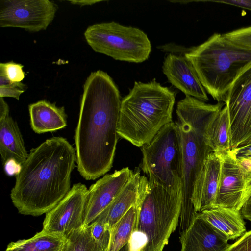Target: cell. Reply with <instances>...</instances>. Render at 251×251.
<instances>
[{
	"label": "cell",
	"instance_id": "7c38bea8",
	"mask_svg": "<svg viewBox=\"0 0 251 251\" xmlns=\"http://www.w3.org/2000/svg\"><path fill=\"white\" fill-rule=\"evenodd\" d=\"M88 189L85 185L75 184L66 196L46 214L43 229L66 238L83 226Z\"/></svg>",
	"mask_w": 251,
	"mask_h": 251
},
{
	"label": "cell",
	"instance_id": "cb8c5ba5",
	"mask_svg": "<svg viewBox=\"0 0 251 251\" xmlns=\"http://www.w3.org/2000/svg\"><path fill=\"white\" fill-rule=\"evenodd\" d=\"M67 239L65 251H105L92 237L88 226L74 231Z\"/></svg>",
	"mask_w": 251,
	"mask_h": 251
},
{
	"label": "cell",
	"instance_id": "4dcf8cb0",
	"mask_svg": "<svg viewBox=\"0 0 251 251\" xmlns=\"http://www.w3.org/2000/svg\"><path fill=\"white\" fill-rule=\"evenodd\" d=\"M26 89L25 84L16 87H0V97H10L18 100L21 94Z\"/></svg>",
	"mask_w": 251,
	"mask_h": 251
},
{
	"label": "cell",
	"instance_id": "4fadbf2b",
	"mask_svg": "<svg viewBox=\"0 0 251 251\" xmlns=\"http://www.w3.org/2000/svg\"><path fill=\"white\" fill-rule=\"evenodd\" d=\"M133 171L128 167L106 175L88 189L83 227H86L108 206L129 181Z\"/></svg>",
	"mask_w": 251,
	"mask_h": 251
},
{
	"label": "cell",
	"instance_id": "603a6c76",
	"mask_svg": "<svg viewBox=\"0 0 251 251\" xmlns=\"http://www.w3.org/2000/svg\"><path fill=\"white\" fill-rule=\"evenodd\" d=\"M137 213L136 205H134L111 228L106 251H119L127 244L134 229Z\"/></svg>",
	"mask_w": 251,
	"mask_h": 251
},
{
	"label": "cell",
	"instance_id": "484cf974",
	"mask_svg": "<svg viewBox=\"0 0 251 251\" xmlns=\"http://www.w3.org/2000/svg\"><path fill=\"white\" fill-rule=\"evenodd\" d=\"M23 66L13 62L0 63V74L5 75L12 82H21L25 78Z\"/></svg>",
	"mask_w": 251,
	"mask_h": 251
},
{
	"label": "cell",
	"instance_id": "4316f807",
	"mask_svg": "<svg viewBox=\"0 0 251 251\" xmlns=\"http://www.w3.org/2000/svg\"><path fill=\"white\" fill-rule=\"evenodd\" d=\"M223 35L235 43L251 49V26L227 32Z\"/></svg>",
	"mask_w": 251,
	"mask_h": 251
},
{
	"label": "cell",
	"instance_id": "7402d4cb",
	"mask_svg": "<svg viewBox=\"0 0 251 251\" xmlns=\"http://www.w3.org/2000/svg\"><path fill=\"white\" fill-rule=\"evenodd\" d=\"M208 140L212 151L224 154L231 150L229 117L225 105L212 124Z\"/></svg>",
	"mask_w": 251,
	"mask_h": 251
},
{
	"label": "cell",
	"instance_id": "5b68a950",
	"mask_svg": "<svg viewBox=\"0 0 251 251\" xmlns=\"http://www.w3.org/2000/svg\"><path fill=\"white\" fill-rule=\"evenodd\" d=\"M206 91L218 102H224L239 75L251 64V49L214 33L184 54Z\"/></svg>",
	"mask_w": 251,
	"mask_h": 251
},
{
	"label": "cell",
	"instance_id": "277c9868",
	"mask_svg": "<svg viewBox=\"0 0 251 251\" xmlns=\"http://www.w3.org/2000/svg\"><path fill=\"white\" fill-rule=\"evenodd\" d=\"M175 93L155 79L135 82L121 101L117 126L119 137L141 147L172 122Z\"/></svg>",
	"mask_w": 251,
	"mask_h": 251
},
{
	"label": "cell",
	"instance_id": "52a82bcc",
	"mask_svg": "<svg viewBox=\"0 0 251 251\" xmlns=\"http://www.w3.org/2000/svg\"><path fill=\"white\" fill-rule=\"evenodd\" d=\"M141 167L150 183L177 193L182 191V164L179 133L175 123L164 126L141 147Z\"/></svg>",
	"mask_w": 251,
	"mask_h": 251
},
{
	"label": "cell",
	"instance_id": "5bb4252c",
	"mask_svg": "<svg viewBox=\"0 0 251 251\" xmlns=\"http://www.w3.org/2000/svg\"><path fill=\"white\" fill-rule=\"evenodd\" d=\"M223 153L211 152L196 179L192 203L196 213L215 206L220 183Z\"/></svg>",
	"mask_w": 251,
	"mask_h": 251
},
{
	"label": "cell",
	"instance_id": "30bf717a",
	"mask_svg": "<svg viewBox=\"0 0 251 251\" xmlns=\"http://www.w3.org/2000/svg\"><path fill=\"white\" fill-rule=\"evenodd\" d=\"M57 5L49 0H1L0 26L30 32L45 30L54 19Z\"/></svg>",
	"mask_w": 251,
	"mask_h": 251
},
{
	"label": "cell",
	"instance_id": "2e32d148",
	"mask_svg": "<svg viewBox=\"0 0 251 251\" xmlns=\"http://www.w3.org/2000/svg\"><path fill=\"white\" fill-rule=\"evenodd\" d=\"M0 153L3 164L21 166L28 153L17 122L9 115L8 104L0 97Z\"/></svg>",
	"mask_w": 251,
	"mask_h": 251
},
{
	"label": "cell",
	"instance_id": "f1b7e54d",
	"mask_svg": "<svg viewBox=\"0 0 251 251\" xmlns=\"http://www.w3.org/2000/svg\"><path fill=\"white\" fill-rule=\"evenodd\" d=\"M224 251H251V229L246 231Z\"/></svg>",
	"mask_w": 251,
	"mask_h": 251
},
{
	"label": "cell",
	"instance_id": "d4e9b609",
	"mask_svg": "<svg viewBox=\"0 0 251 251\" xmlns=\"http://www.w3.org/2000/svg\"><path fill=\"white\" fill-rule=\"evenodd\" d=\"M87 226L92 237L106 251L110 237V226L107 224L97 222H93Z\"/></svg>",
	"mask_w": 251,
	"mask_h": 251
},
{
	"label": "cell",
	"instance_id": "8fae6325",
	"mask_svg": "<svg viewBox=\"0 0 251 251\" xmlns=\"http://www.w3.org/2000/svg\"><path fill=\"white\" fill-rule=\"evenodd\" d=\"M251 197V172L240 163L230 150L223 154L221 178L214 207L241 211Z\"/></svg>",
	"mask_w": 251,
	"mask_h": 251
},
{
	"label": "cell",
	"instance_id": "e575fe53",
	"mask_svg": "<svg viewBox=\"0 0 251 251\" xmlns=\"http://www.w3.org/2000/svg\"><path fill=\"white\" fill-rule=\"evenodd\" d=\"M119 251H127V245L124 246Z\"/></svg>",
	"mask_w": 251,
	"mask_h": 251
},
{
	"label": "cell",
	"instance_id": "d6986e66",
	"mask_svg": "<svg viewBox=\"0 0 251 251\" xmlns=\"http://www.w3.org/2000/svg\"><path fill=\"white\" fill-rule=\"evenodd\" d=\"M30 126L36 133L53 132L67 126V115L63 107H59L45 100L28 106Z\"/></svg>",
	"mask_w": 251,
	"mask_h": 251
},
{
	"label": "cell",
	"instance_id": "7a4b0ae2",
	"mask_svg": "<svg viewBox=\"0 0 251 251\" xmlns=\"http://www.w3.org/2000/svg\"><path fill=\"white\" fill-rule=\"evenodd\" d=\"M76 160L75 148L62 137L50 138L31 149L11 191L18 212L38 216L52 210L71 188Z\"/></svg>",
	"mask_w": 251,
	"mask_h": 251
},
{
	"label": "cell",
	"instance_id": "6da1fadb",
	"mask_svg": "<svg viewBox=\"0 0 251 251\" xmlns=\"http://www.w3.org/2000/svg\"><path fill=\"white\" fill-rule=\"evenodd\" d=\"M121 101L106 73H91L84 84L75 135L77 170L86 180L96 179L112 167Z\"/></svg>",
	"mask_w": 251,
	"mask_h": 251
},
{
	"label": "cell",
	"instance_id": "9a60e30c",
	"mask_svg": "<svg viewBox=\"0 0 251 251\" xmlns=\"http://www.w3.org/2000/svg\"><path fill=\"white\" fill-rule=\"evenodd\" d=\"M162 68L169 81L186 96L204 102L209 100L207 92L192 63L184 55L168 54L165 58Z\"/></svg>",
	"mask_w": 251,
	"mask_h": 251
},
{
	"label": "cell",
	"instance_id": "ffe728a7",
	"mask_svg": "<svg viewBox=\"0 0 251 251\" xmlns=\"http://www.w3.org/2000/svg\"><path fill=\"white\" fill-rule=\"evenodd\" d=\"M228 240L242 236L246 232L245 222L241 211L216 207L197 213Z\"/></svg>",
	"mask_w": 251,
	"mask_h": 251
},
{
	"label": "cell",
	"instance_id": "ac0fdd59",
	"mask_svg": "<svg viewBox=\"0 0 251 251\" xmlns=\"http://www.w3.org/2000/svg\"><path fill=\"white\" fill-rule=\"evenodd\" d=\"M141 176L139 170L133 172L122 191L93 222L107 224L111 228L134 205L139 199Z\"/></svg>",
	"mask_w": 251,
	"mask_h": 251
},
{
	"label": "cell",
	"instance_id": "1f68e13d",
	"mask_svg": "<svg viewBox=\"0 0 251 251\" xmlns=\"http://www.w3.org/2000/svg\"><path fill=\"white\" fill-rule=\"evenodd\" d=\"M207 1L232 5L251 11V0H218Z\"/></svg>",
	"mask_w": 251,
	"mask_h": 251
},
{
	"label": "cell",
	"instance_id": "44dd1931",
	"mask_svg": "<svg viewBox=\"0 0 251 251\" xmlns=\"http://www.w3.org/2000/svg\"><path fill=\"white\" fill-rule=\"evenodd\" d=\"M67 239L43 230L32 237L10 243L5 251H65Z\"/></svg>",
	"mask_w": 251,
	"mask_h": 251
},
{
	"label": "cell",
	"instance_id": "9c48e42d",
	"mask_svg": "<svg viewBox=\"0 0 251 251\" xmlns=\"http://www.w3.org/2000/svg\"><path fill=\"white\" fill-rule=\"evenodd\" d=\"M224 102L229 122L231 150L251 143V64L237 77Z\"/></svg>",
	"mask_w": 251,
	"mask_h": 251
},
{
	"label": "cell",
	"instance_id": "836d02e7",
	"mask_svg": "<svg viewBox=\"0 0 251 251\" xmlns=\"http://www.w3.org/2000/svg\"><path fill=\"white\" fill-rule=\"evenodd\" d=\"M72 4L78 5L80 6H85V5H91L94 4L97 2H101V0H68Z\"/></svg>",
	"mask_w": 251,
	"mask_h": 251
},
{
	"label": "cell",
	"instance_id": "8992f818",
	"mask_svg": "<svg viewBox=\"0 0 251 251\" xmlns=\"http://www.w3.org/2000/svg\"><path fill=\"white\" fill-rule=\"evenodd\" d=\"M182 199V191L170 192L141 176L134 230L147 236L143 251H162L168 244L179 222Z\"/></svg>",
	"mask_w": 251,
	"mask_h": 251
},
{
	"label": "cell",
	"instance_id": "ba28073f",
	"mask_svg": "<svg viewBox=\"0 0 251 251\" xmlns=\"http://www.w3.org/2000/svg\"><path fill=\"white\" fill-rule=\"evenodd\" d=\"M84 37L95 51L115 60L140 63L147 59L151 52V42L144 31L115 22L91 25Z\"/></svg>",
	"mask_w": 251,
	"mask_h": 251
},
{
	"label": "cell",
	"instance_id": "83f0119b",
	"mask_svg": "<svg viewBox=\"0 0 251 251\" xmlns=\"http://www.w3.org/2000/svg\"><path fill=\"white\" fill-rule=\"evenodd\" d=\"M148 243L147 235L143 232L133 230L127 245V251H143Z\"/></svg>",
	"mask_w": 251,
	"mask_h": 251
},
{
	"label": "cell",
	"instance_id": "f546056e",
	"mask_svg": "<svg viewBox=\"0 0 251 251\" xmlns=\"http://www.w3.org/2000/svg\"><path fill=\"white\" fill-rule=\"evenodd\" d=\"M231 150L240 163L251 172V143Z\"/></svg>",
	"mask_w": 251,
	"mask_h": 251
},
{
	"label": "cell",
	"instance_id": "3957f363",
	"mask_svg": "<svg viewBox=\"0 0 251 251\" xmlns=\"http://www.w3.org/2000/svg\"><path fill=\"white\" fill-rule=\"evenodd\" d=\"M223 105V102L208 104L188 96L177 104L175 123L180 138L182 164L180 234L188 228L198 213L191 201L193 187L206 156L212 152L208 145V132Z\"/></svg>",
	"mask_w": 251,
	"mask_h": 251
},
{
	"label": "cell",
	"instance_id": "d6a6232c",
	"mask_svg": "<svg viewBox=\"0 0 251 251\" xmlns=\"http://www.w3.org/2000/svg\"><path fill=\"white\" fill-rule=\"evenodd\" d=\"M241 213L243 218L251 222V197L242 208Z\"/></svg>",
	"mask_w": 251,
	"mask_h": 251
},
{
	"label": "cell",
	"instance_id": "e0dca14e",
	"mask_svg": "<svg viewBox=\"0 0 251 251\" xmlns=\"http://www.w3.org/2000/svg\"><path fill=\"white\" fill-rule=\"evenodd\" d=\"M179 241L180 251H224L229 245L224 235L197 214Z\"/></svg>",
	"mask_w": 251,
	"mask_h": 251
}]
</instances>
